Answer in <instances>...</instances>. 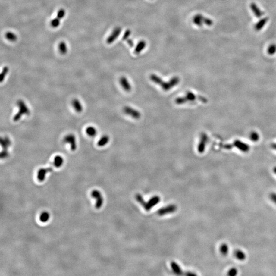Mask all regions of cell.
Masks as SVG:
<instances>
[{
  "instance_id": "obj_21",
  "label": "cell",
  "mask_w": 276,
  "mask_h": 276,
  "mask_svg": "<svg viewBox=\"0 0 276 276\" xmlns=\"http://www.w3.org/2000/svg\"><path fill=\"white\" fill-rule=\"evenodd\" d=\"M64 160L61 155H56L54 157L53 161V166L56 168H59L62 166V164H64Z\"/></svg>"
},
{
  "instance_id": "obj_17",
  "label": "cell",
  "mask_w": 276,
  "mask_h": 276,
  "mask_svg": "<svg viewBox=\"0 0 276 276\" xmlns=\"http://www.w3.org/2000/svg\"><path fill=\"white\" fill-rule=\"evenodd\" d=\"M146 46V42L144 41H140L136 45V47L135 48L134 53L136 54H140L142 51L144 50Z\"/></svg>"
},
{
  "instance_id": "obj_31",
  "label": "cell",
  "mask_w": 276,
  "mask_h": 276,
  "mask_svg": "<svg viewBox=\"0 0 276 276\" xmlns=\"http://www.w3.org/2000/svg\"><path fill=\"white\" fill-rule=\"evenodd\" d=\"M65 14H66V11H65L64 9H59V11L57 12L56 17H57V18L60 19V20H61V19L64 17Z\"/></svg>"
},
{
  "instance_id": "obj_10",
  "label": "cell",
  "mask_w": 276,
  "mask_h": 276,
  "mask_svg": "<svg viewBox=\"0 0 276 276\" xmlns=\"http://www.w3.org/2000/svg\"><path fill=\"white\" fill-rule=\"evenodd\" d=\"M122 31V28L120 27H117L113 30V32H111L108 37L107 39L106 42L108 44H111L113 42L116 40L119 37L120 34H121Z\"/></svg>"
},
{
  "instance_id": "obj_14",
  "label": "cell",
  "mask_w": 276,
  "mask_h": 276,
  "mask_svg": "<svg viewBox=\"0 0 276 276\" xmlns=\"http://www.w3.org/2000/svg\"><path fill=\"white\" fill-rule=\"evenodd\" d=\"M72 105L74 110L78 113H80L83 111V107L81 102L77 98H74L72 101Z\"/></svg>"
},
{
  "instance_id": "obj_16",
  "label": "cell",
  "mask_w": 276,
  "mask_h": 276,
  "mask_svg": "<svg viewBox=\"0 0 276 276\" xmlns=\"http://www.w3.org/2000/svg\"><path fill=\"white\" fill-rule=\"evenodd\" d=\"M11 145V141L8 136L2 137L1 138V145L3 150H7Z\"/></svg>"
},
{
  "instance_id": "obj_27",
  "label": "cell",
  "mask_w": 276,
  "mask_h": 276,
  "mask_svg": "<svg viewBox=\"0 0 276 276\" xmlns=\"http://www.w3.org/2000/svg\"><path fill=\"white\" fill-rule=\"evenodd\" d=\"M50 218V214L47 212H44L42 213L40 215L39 219L42 222H45L49 221Z\"/></svg>"
},
{
  "instance_id": "obj_34",
  "label": "cell",
  "mask_w": 276,
  "mask_h": 276,
  "mask_svg": "<svg viewBox=\"0 0 276 276\" xmlns=\"http://www.w3.org/2000/svg\"><path fill=\"white\" fill-rule=\"evenodd\" d=\"M9 156V152L7 150H3L1 153V158L2 159L8 158Z\"/></svg>"
},
{
  "instance_id": "obj_33",
  "label": "cell",
  "mask_w": 276,
  "mask_h": 276,
  "mask_svg": "<svg viewBox=\"0 0 276 276\" xmlns=\"http://www.w3.org/2000/svg\"><path fill=\"white\" fill-rule=\"evenodd\" d=\"M237 269L235 268H232L227 272V275L230 276H235L237 274Z\"/></svg>"
},
{
  "instance_id": "obj_23",
  "label": "cell",
  "mask_w": 276,
  "mask_h": 276,
  "mask_svg": "<svg viewBox=\"0 0 276 276\" xmlns=\"http://www.w3.org/2000/svg\"><path fill=\"white\" fill-rule=\"evenodd\" d=\"M234 255L235 257L239 260L240 261H243L246 258V255L243 251L237 249L236 250L235 252H234Z\"/></svg>"
},
{
  "instance_id": "obj_4",
  "label": "cell",
  "mask_w": 276,
  "mask_h": 276,
  "mask_svg": "<svg viewBox=\"0 0 276 276\" xmlns=\"http://www.w3.org/2000/svg\"><path fill=\"white\" fill-rule=\"evenodd\" d=\"M193 22L195 25L199 27H202L204 24L205 25L211 26L213 24V22L211 19L204 17L202 14H197L193 17Z\"/></svg>"
},
{
  "instance_id": "obj_22",
  "label": "cell",
  "mask_w": 276,
  "mask_h": 276,
  "mask_svg": "<svg viewBox=\"0 0 276 276\" xmlns=\"http://www.w3.org/2000/svg\"><path fill=\"white\" fill-rule=\"evenodd\" d=\"M206 139H207V136H205V135H202V136H201V140L199 143V147H198V151L200 153H202L205 150L204 148L205 147V142L207 141Z\"/></svg>"
},
{
  "instance_id": "obj_8",
  "label": "cell",
  "mask_w": 276,
  "mask_h": 276,
  "mask_svg": "<svg viewBox=\"0 0 276 276\" xmlns=\"http://www.w3.org/2000/svg\"><path fill=\"white\" fill-rule=\"evenodd\" d=\"M177 210V205H170L165 207H163L162 208L158 210L157 211V214L158 215L163 216L166 214L172 213L175 212Z\"/></svg>"
},
{
  "instance_id": "obj_12",
  "label": "cell",
  "mask_w": 276,
  "mask_h": 276,
  "mask_svg": "<svg viewBox=\"0 0 276 276\" xmlns=\"http://www.w3.org/2000/svg\"><path fill=\"white\" fill-rule=\"evenodd\" d=\"M250 8L252 13L254 14L255 16L257 17L260 18L261 17H262L264 15V12L259 8V7L256 5V4L255 3H252L250 5Z\"/></svg>"
},
{
  "instance_id": "obj_28",
  "label": "cell",
  "mask_w": 276,
  "mask_h": 276,
  "mask_svg": "<svg viewBox=\"0 0 276 276\" xmlns=\"http://www.w3.org/2000/svg\"><path fill=\"white\" fill-rule=\"evenodd\" d=\"M8 72L9 67H3V69L1 74V77H0L1 83H2L4 80V79H5V77L7 75V74H8Z\"/></svg>"
},
{
  "instance_id": "obj_7",
  "label": "cell",
  "mask_w": 276,
  "mask_h": 276,
  "mask_svg": "<svg viewBox=\"0 0 276 276\" xmlns=\"http://www.w3.org/2000/svg\"><path fill=\"white\" fill-rule=\"evenodd\" d=\"M123 112L125 114L130 116L131 118L135 119H140L141 116L140 111L130 106H125L124 108H123Z\"/></svg>"
},
{
  "instance_id": "obj_3",
  "label": "cell",
  "mask_w": 276,
  "mask_h": 276,
  "mask_svg": "<svg viewBox=\"0 0 276 276\" xmlns=\"http://www.w3.org/2000/svg\"><path fill=\"white\" fill-rule=\"evenodd\" d=\"M17 105L19 108V110L13 118L14 122L19 121L23 116H28L30 114V110L23 100H18L17 101Z\"/></svg>"
},
{
  "instance_id": "obj_32",
  "label": "cell",
  "mask_w": 276,
  "mask_h": 276,
  "mask_svg": "<svg viewBox=\"0 0 276 276\" xmlns=\"http://www.w3.org/2000/svg\"><path fill=\"white\" fill-rule=\"evenodd\" d=\"M131 31L130 30V29H127L125 31V32H124V35H123V37H122V40L124 41H126V40H127L129 37H130V36L131 35Z\"/></svg>"
},
{
  "instance_id": "obj_35",
  "label": "cell",
  "mask_w": 276,
  "mask_h": 276,
  "mask_svg": "<svg viewBox=\"0 0 276 276\" xmlns=\"http://www.w3.org/2000/svg\"><path fill=\"white\" fill-rule=\"evenodd\" d=\"M269 197H270V199H271L273 202H274V204H276V193H274V192H273V193H271L270 195H269Z\"/></svg>"
},
{
  "instance_id": "obj_25",
  "label": "cell",
  "mask_w": 276,
  "mask_h": 276,
  "mask_svg": "<svg viewBox=\"0 0 276 276\" xmlns=\"http://www.w3.org/2000/svg\"><path fill=\"white\" fill-rule=\"evenodd\" d=\"M229 246L226 243H223L220 246V252L223 255H227L229 252Z\"/></svg>"
},
{
  "instance_id": "obj_15",
  "label": "cell",
  "mask_w": 276,
  "mask_h": 276,
  "mask_svg": "<svg viewBox=\"0 0 276 276\" xmlns=\"http://www.w3.org/2000/svg\"><path fill=\"white\" fill-rule=\"evenodd\" d=\"M268 20V17H265L260 19L258 22L255 25L254 29L257 31H259L261 29L263 28V27L266 25Z\"/></svg>"
},
{
  "instance_id": "obj_6",
  "label": "cell",
  "mask_w": 276,
  "mask_h": 276,
  "mask_svg": "<svg viewBox=\"0 0 276 276\" xmlns=\"http://www.w3.org/2000/svg\"><path fill=\"white\" fill-rule=\"evenodd\" d=\"M197 99V97L191 92H188L185 96L183 97H179L175 99V103L177 105H182L187 102H193Z\"/></svg>"
},
{
  "instance_id": "obj_24",
  "label": "cell",
  "mask_w": 276,
  "mask_h": 276,
  "mask_svg": "<svg viewBox=\"0 0 276 276\" xmlns=\"http://www.w3.org/2000/svg\"><path fill=\"white\" fill-rule=\"evenodd\" d=\"M59 50L61 54H65L67 53V44L64 42H61L59 45Z\"/></svg>"
},
{
  "instance_id": "obj_9",
  "label": "cell",
  "mask_w": 276,
  "mask_h": 276,
  "mask_svg": "<svg viewBox=\"0 0 276 276\" xmlns=\"http://www.w3.org/2000/svg\"><path fill=\"white\" fill-rule=\"evenodd\" d=\"M91 195L92 197L96 199V203L95 207L97 209H100L103 204V197L100 191L97 190H93Z\"/></svg>"
},
{
  "instance_id": "obj_29",
  "label": "cell",
  "mask_w": 276,
  "mask_h": 276,
  "mask_svg": "<svg viewBox=\"0 0 276 276\" xmlns=\"http://www.w3.org/2000/svg\"><path fill=\"white\" fill-rule=\"evenodd\" d=\"M268 53L270 55H273L276 53V44H271L268 48Z\"/></svg>"
},
{
  "instance_id": "obj_2",
  "label": "cell",
  "mask_w": 276,
  "mask_h": 276,
  "mask_svg": "<svg viewBox=\"0 0 276 276\" xmlns=\"http://www.w3.org/2000/svg\"><path fill=\"white\" fill-rule=\"evenodd\" d=\"M136 199L139 204H141L143 208L147 211H149L150 209H152L155 205L158 204L161 200L160 197L158 196H155L152 197L149 200L148 202H145L143 197L140 194H137L136 195Z\"/></svg>"
},
{
  "instance_id": "obj_11",
  "label": "cell",
  "mask_w": 276,
  "mask_h": 276,
  "mask_svg": "<svg viewBox=\"0 0 276 276\" xmlns=\"http://www.w3.org/2000/svg\"><path fill=\"white\" fill-rule=\"evenodd\" d=\"M52 171V168L51 167L40 169L38 171V172H37V179H38V180L39 182H43L45 180L46 174L48 172H50Z\"/></svg>"
},
{
  "instance_id": "obj_26",
  "label": "cell",
  "mask_w": 276,
  "mask_h": 276,
  "mask_svg": "<svg viewBox=\"0 0 276 276\" xmlns=\"http://www.w3.org/2000/svg\"><path fill=\"white\" fill-rule=\"evenodd\" d=\"M6 37L8 40L11 42H15L17 40V36L13 32H7L6 33Z\"/></svg>"
},
{
  "instance_id": "obj_30",
  "label": "cell",
  "mask_w": 276,
  "mask_h": 276,
  "mask_svg": "<svg viewBox=\"0 0 276 276\" xmlns=\"http://www.w3.org/2000/svg\"><path fill=\"white\" fill-rule=\"evenodd\" d=\"M60 20H61L58 19V18H57V17H56L55 18L53 19L51 22V25L52 26V27H53V28H57V27H58L59 25H60Z\"/></svg>"
},
{
  "instance_id": "obj_36",
  "label": "cell",
  "mask_w": 276,
  "mask_h": 276,
  "mask_svg": "<svg viewBox=\"0 0 276 276\" xmlns=\"http://www.w3.org/2000/svg\"><path fill=\"white\" fill-rule=\"evenodd\" d=\"M126 42H127L128 45H129L130 47L132 48L133 47V45H134L133 41L131 39H128L127 40H126Z\"/></svg>"
},
{
  "instance_id": "obj_1",
  "label": "cell",
  "mask_w": 276,
  "mask_h": 276,
  "mask_svg": "<svg viewBox=\"0 0 276 276\" xmlns=\"http://www.w3.org/2000/svg\"><path fill=\"white\" fill-rule=\"evenodd\" d=\"M150 79L152 82L161 87L164 91H168L177 86L180 83V78L177 76H174L170 79L168 82L164 81L160 77L155 74L150 75Z\"/></svg>"
},
{
  "instance_id": "obj_18",
  "label": "cell",
  "mask_w": 276,
  "mask_h": 276,
  "mask_svg": "<svg viewBox=\"0 0 276 276\" xmlns=\"http://www.w3.org/2000/svg\"><path fill=\"white\" fill-rule=\"evenodd\" d=\"M110 137L108 135H103L100 138L97 142V146L99 147H104L107 145L110 141Z\"/></svg>"
},
{
  "instance_id": "obj_5",
  "label": "cell",
  "mask_w": 276,
  "mask_h": 276,
  "mask_svg": "<svg viewBox=\"0 0 276 276\" xmlns=\"http://www.w3.org/2000/svg\"><path fill=\"white\" fill-rule=\"evenodd\" d=\"M63 141L64 143L67 144L70 147V149L72 152L76 150L77 146V141L76 136L72 133H69L66 135L63 139Z\"/></svg>"
},
{
  "instance_id": "obj_19",
  "label": "cell",
  "mask_w": 276,
  "mask_h": 276,
  "mask_svg": "<svg viewBox=\"0 0 276 276\" xmlns=\"http://www.w3.org/2000/svg\"><path fill=\"white\" fill-rule=\"evenodd\" d=\"M170 265L171 266L172 271L176 274H177V275H182V274H185L183 273V271L181 269V268L179 266V265L177 264V263L175 262H171Z\"/></svg>"
},
{
  "instance_id": "obj_13",
  "label": "cell",
  "mask_w": 276,
  "mask_h": 276,
  "mask_svg": "<svg viewBox=\"0 0 276 276\" xmlns=\"http://www.w3.org/2000/svg\"><path fill=\"white\" fill-rule=\"evenodd\" d=\"M120 83L124 91L128 92L131 91V85L129 83L127 78H126L124 76H122L120 78Z\"/></svg>"
},
{
  "instance_id": "obj_20",
  "label": "cell",
  "mask_w": 276,
  "mask_h": 276,
  "mask_svg": "<svg viewBox=\"0 0 276 276\" xmlns=\"http://www.w3.org/2000/svg\"><path fill=\"white\" fill-rule=\"evenodd\" d=\"M86 133L88 136L93 138L97 134V130L94 126H89L86 128Z\"/></svg>"
},
{
  "instance_id": "obj_37",
  "label": "cell",
  "mask_w": 276,
  "mask_h": 276,
  "mask_svg": "<svg viewBox=\"0 0 276 276\" xmlns=\"http://www.w3.org/2000/svg\"><path fill=\"white\" fill-rule=\"evenodd\" d=\"M274 174H276V167H274Z\"/></svg>"
}]
</instances>
